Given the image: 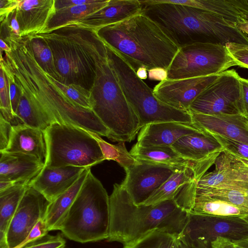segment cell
I'll return each instance as SVG.
<instances>
[{"instance_id": "1", "label": "cell", "mask_w": 248, "mask_h": 248, "mask_svg": "<svg viewBox=\"0 0 248 248\" xmlns=\"http://www.w3.org/2000/svg\"><path fill=\"white\" fill-rule=\"evenodd\" d=\"M0 67L17 89L31 95L50 118L58 123L75 126L108 139L110 132L93 111L70 99L55 79L37 62L29 39L19 41L5 52Z\"/></svg>"}, {"instance_id": "2", "label": "cell", "mask_w": 248, "mask_h": 248, "mask_svg": "<svg viewBox=\"0 0 248 248\" xmlns=\"http://www.w3.org/2000/svg\"><path fill=\"white\" fill-rule=\"evenodd\" d=\"M140 13L154 21L179 47L195 43L248 45V37L222 17L198 8L155 0H140Z\"/></svg>"}, {"instance_id": "3", "label": "cell", "mask_w": 248, "mask_h": 248, "mask_svg": "<svg viewBox=\"0 0 248 248\" xmlns=\"http://www.w3.org/2000/svg\"><path fill=\"white\" fill-rule=\"evenodd\" d=\"M108 46L135 70H168L179 47L150 18L141 13L96 31Z\"/></svg>"}, {"instance_id": "4", "label": "cell", "mask_w": 248, "mask_h": 248, "mask_svg": "<svg viewBox=\"0 0 248 248\" xmlns=\"http://www.w3.org/2000/svg\"><path fill=\"white\" fill-rule=\"evenodd\" d=\"M109 200L108 241L124 244L155 230L179 236L188 213L175 198L154 205H136L121 184H115Z\"/></svg>"}, {"instance_id": "5", "label": "cell", "mask_w": 248, "mask_h": 248, "mask_svg": "<svg viewBox=\"0 0 248 248\" xmlns=\"http://www.w3.org/2000/svg\"><path fill=\"white\" fill-rule=\"evenodd\" d=\"M34 35L51 50L62 83L74 84L91 91L97 64L107 52L106 44L95 31L70 23Z\"/></svg>"}, {"instance_id": "6", "label": "cell", "mask_w": 248, "mask_h": 248, "mask_svg": "<svg viewBox=\"0 0 248 248\" xmlns=\"http://www.w3.org/2000/svg\"><path fill=\"white\" fill-rule=\"evenodd\" d=\"M91 91L92 110L108 129L109 139L124 142L133 140L141 127L110 64L107 49L97 64Z\"/></svg>"}, {"instance_id": "7", "label": "cell", "mask_w": 248, "mask_h": 248, "mask_svg": "<svg viewBox=\"0 0 248 248\" xmlns=\"http://www.w3.org/2000/svg\"><path fill=\"white\" fill-rule=\"evenodd\" d=\"M109 224V197L90 169L60 231L68 239L85 243L107 239Z\"/></svg>"}, {"instance_id": "8", "label": "cell", "mask_w": 248, "mask_h": 248, "mask_svg": "<svg viewBox=\"0 0 248 248\" xmlns=\"http://www.w3.org/2000/svg\"><path fill=\"white\" fill-rule=\"evenodd\" d=\"M106 46L110 64L141 128L163 122L193 123L189 111L177 109L158 100L153 90L137 76L131 65L112 48Z\"/></svg>"}, {"instance_id": "9", "label": "cell", "mask_w": 248, "mask_h": 248, "mask_svg": "<svg viewBox=\"0 0 248 248\" xmlns=\"http://www.w3.org/2000/svg\"><path fill=\"white\" fill-rule=\"evenodd\" d=\"M44 132L47 148L45 167L91 168L106 160L92 133L58 123L51 124Z\"/></svg>"}, {"instance_id": "10", "label": "cell", "mask_w": 248, "mask_h": 248, "mask_svg": "<svg viewBox=\"0 0 248 248\" xmlns=\"http://www.w3.org/2000/svg\"><path fill=\"white\" fill-rule=\"evenodd\" d=\"M236 65L225 46L195 43L179 47L167 70V79L219 74Z\"/></svg>"}, {"instance_id": "11", "label": "cell", "mask_w": 248, "mask_h": 248, "mask_svg": "<svg viewBox=\"0 0 248 248\" xmlns=\"http://www.w3.org/2000/svg\"><path fill=\"white\" fill-rule=\"evenodd\" d=\"M218 237L226 238L232 242L248 239V223L239 217L188 213L185 226L179 236L202 242L210 247L211 242Z\"/></svg>"}, {"instance_id": "12", "label": "cell", "mask_w": 248, "mask_h": 248, "mask_svg": "<svg viewBox=\"0 0 248 248\" xmlns=\"http://www.w3.org/2000/svg\"><path fill=\"white\" fill-rule=\"evenodd\" d=\"M240 78L234 69L222 72L196 98L188 111L209 115L241 114Z\"/></svg>"}, {"instance_id": "13", "label": "cell", "mask_w": 248, "mask_h": 248, "mask_svg": "<svg viewBox=\"0 0 248 248\" xmlns=\"http://www.w3.org/2000/svg\"><path fill=\"white\" fill-rule=\"evenodd\" d=\"M177 170L179 169L139 161L125 170L126 176L121 185L134 203L140 205Z\"/></svg>"}, {"instance_id": "14", "label": "cell", "mask_w": 248, "mask_h": 248, "mask_svg": "<svg viewBox=\"0 0 248 248\" xmlns=\"http://www.w3.org/2000/svg\"><path fill=\"white\" fill-rule=\"evenodd\" d=\"M49 202L41 193L28 186L8 229V248H16L24 241L37 222L44 217Z\"/></svg>"}, {"instance_id": "15", "label": "cell", "mask_w": 248, "mask_h": 248, "mask_svg": "<svg viewBox=\"0 0 248 248\" xmlns=\"http://www.w3.org/2000/svg\"><path fill=\"white\" fill-rule=\"evenodd\" d=\"M219 74L179 79H165L153 89L154 95L163 103L179 110L188 111L196 98Z\"/></svg>"}, {"instance_id": "16", "label": "cell", "mask_w": 248, "mask_h": 248, "mask_svg": "<svg viewBox=\"0 0 248 248\" xmlns=\"http://www.w3.org/2000/svg\"><path fill=\"white\" fill-rule=\"evenodd\" d=\"M86 169L72 166L59 168L44 166L29 185L51 202L70 188Z\"/></svg>"}, {"instance_id": "17", "label": "cell", "mask_w": 248, "mask_h": 248, "mask_svg": "<svg viewBox=\"0 0 248 248\" xmlns=\"http://www.w3.org/2000/svg\"><path fill=\"white\" fill-rule=\"evenodd\" d=\"M199 127L248 145V119L241 114L209 115L188 111Z\"/></svg>"}, {"instance_id": "18", "label": "cell", "mask_w": 248, "mask_h": 248, "mask_svg": "<svg viewBox=\"0 0 248 248\" xmlns=\"http://www.w3.org/2000/svg\"><path fill=\"white\" fill-rule=\"evenodd\" d=\"M220 153H216L204 160L196 162L190 166L176 170L142 204L154 205L174 199L186 185L200 178L205 174Z\"/></svg>"}, {"instance_id": "19", "label": "cell", "mask_w": 248, "mask_h": 248, "mask_svg": "<svg viewBox=\"0 0 248 248\" xmlns=\"http://www.w3.org/2000/svg\"><path fill=\"white\" fill-rule=\"evenodd\" d=\"M215 170L200 178L186 185L180 192H190L196 189L211 188H236L244 190L246 181L231 164L228 152L224 151L216 158Z\"/></svg>"}, {"instance_id": "20", "label": "cell", "mask_w": 248, "mask_h": 248, "mask_svg": "<svg viewBox=\"0 0 248 248\" xmlns=\"http://www.w3.org/2000/svg\"><path fill=\"white\" fill-rule=\"evenodd\" d=\"M0 182L12 186L29 185L45 166L31 155L6 152H0Z\"/></svg>"}, {"instance_id": "21", "label": "cell", "mask_w": 248, "mask_h": 248, "mask_svg": "<svg viewBox=\"0 0 248 248\" xmlns=\"http://www.w3.org/2000/svg\"><path fill=\"white\" fill-rule=\"evenodd\" d=\"M55 11V0H18L16 13L19 36L44 32Z\"/></svg>"}, {"instance_id": "22", "label": "cell", "mask_w": 248, "mask_h": 248, "mask_svg": "<svg viewBox=\"0 0 248 248\" xmlns=\"http://www.w3.org/2000/svg\"><path fill=\"white\" fill-rule=\"evenodd\" d=\"M202 130L193 122L148 124L140 130L136 144L141 147L171 146L182 137Z\"/></svg>"}, {"instance_id": "23", "label": "cell", "mask_w": 248, "mask_h": 248, "mask_svg": "<svg viewBox=\"0 0 248 248\" xmlns=\"http://www.w3.org/2000/svg\"><path fill=\"white\" fill-rule=\"evenodd\" d=\"M141 7L139 0H109L100 10L71 23L96 31L140 13Z\"/></svg>"}, {"instance_id": "24", "label": "cell", "mask_w": 248, "mask_h": 248, "mask_svg": "<svg viewBox=\"0 0 248 248\" xmlns=\"http://www.w3.org/2000/svg\"><path fill=\"white\" fill-rule=\"evenodd\" d=\"M2 152L31 155L45 165L47 148L45 132L24 124L13 125L7 147Z\"/></svg>"}, {"instance_id": "25", "label": "cell", "mask_w": 248, "mask_h": 248, "mask_svg": "<svg viewBox=\"0 0 248 248\" xmlns=\"http://www.w3.org/2000/svg\"><path fill=\"white\" fill-rule=\"evenodd\" d=\"M171 147L183 158L200 162L217 153H222L224 148L211 132L205 130L185 136Z\"/></svg>"}, {"instance_id": "26", "label": "cell", "mask_w": 248, "mask_h": 248, "mask_svg": "<svg viewBox=\"0 0 248 248\" xmlns=\"http://www.w3.org/2000/svg\"><path fill=\"white\" fill-rule=\"evenodd\" d=\"M91 168H86L75 184L46 208L44 219L48 231L60 230L62 223L76 198Z\"/></svg>"}, {"instance_id": "27", "label": "cell", "mask_w": 248, "mask_h": 248, "mask_svg": "<svg viewBox=\"0 0 248 248\" xmlns=\"http://www.w3.org/2000/svg\"><path fill=\"white\" fill-rule=\"evenodd\" d=\"M178 205L187 213L195 214L240 217L248 215V211L232 203L205 196H194Z\"/></svg>"}, {"instance_id": "28", "label": "cell", "mask_w": 248, "mask_h": 248, "mask_svg": "<svg viewBox=\"0 0 248 248\" xmlns=\"http://www.w3.org/2000/svg\"><path fill=\"white\" fill-rule=\"evenodd\" d=\"M139 161L169 166L182 169L196 162L186 160L171 146L141 147L136 143L129 152Z\"/></svg>"}, {"instance_id": "29", "label": "cell", "mask_w": 248, "mask_h": 248, "mask_svg": "<svg viewBox=\"0 0 248 248\" xmlns=\"http://www.w3.org/2000/svg\"><path fill=\"white\" fill-rule=\"evenodd\" d=\"M17 89L19 94L15 115L17 124H24L45 131L53 124L51 119L31 95Z\"/></svg>"}, {"instance_id": "30", "label": "cell", "mask_w": 248, "mask_h": 248, "mask_svg": "<svg viewBox=\"0 0 248 248\" xmlns=\"http://www.w3.org/2000/svg\"><path fill=\"white\" fill-rule=\"evenodd\" d=\"M28 186L16 185L0 191V248H8V229Z\"/></svg>"}, {"instance_id": "31", "label": "cell", "mask_w": 248, "mask_h": 248, "mask_svg": "<svg viewBox=\"0 0 248 248\" xmlns=\"http://www.w3.org/2000/svg\"><path fill=\"white\" fill-rule=\"evenodd\" d=\"M160 3H169L202 9L220 17L235 26L247 20L243 13L232 3V0H155Z\"/></svg>"}, {"instance_id": "32", "label": "cell", "mask_w": 248, "mask_h": 248, "mask_svg": "<svg viewBox=\"0 0 248 248\" xmlns=\"http://www.w3.org/2000/svg\"><path fill=\"white\" fill-rule=\"evenodd\" d=\"M108 1L109 0H99L94 3L75 5L56 10L44 32L51 31L98 11L107 5Z\"/></svg>"}, {"instance_id": "33", "label": "cell", "mask_w": 248, "mask_h": 248, "mask_svg": "<svg viewBox=\"0 0 248 248\" xmlns=\"http://www.w3.org/2000/svg\"><path fill=\"white\" fill-rule=\"evenodd\" d=\"M124 245V248H179V239L177 235L155 230Z\"/></svg>"}, {"instance_id": "34", "label": "cell", "mask_w": 248, "mask_h": 248, "mask_svg": "<svg viewBox=\"0 0 248 248\" xmlns=\"http://www.w3.org/2000/svg\"><path fill=\"white\" fill-rule=\"evenodd\" d=\"M35 58L42 68L53 78L61 82V77L57 71L52 52L46 43L34 35H29Z\"/></svg>"}, {"instance_id": "35", "label": "cell", "mask_w": 248, "mask_h": 248, "mask_svg": "<svg viewBox=\"0 0 248 248\" xmlns=\"http://www.w3.org/2000/svg\"><path fill=\"white\" fill-rule=\"evenodd\" d=\"M93 134L98 140L105 159L116 161L124 170L139 162L127 150L124 142L120 141L113 145L104 140L99 136L94 133Z\"/></svg>"}, {"instance_id": "36", "label": "cell", "mask_w": 248, "mask_h": 248, "mask_svg": "<svg viewBox=\"0 0 248 248\" xmlns=\"http://www.w3.org/2000/svg\"><path fill=\"white\" fill-rule=\"evenodd\" d=\"M57 85L66 94L81 107L92 110L91 91L74 84H64L56 80Z\"/></svg>"}, {"instance_id": "37", "label": "cell", "mask_w": 248, "mask_h": 248, "mask_svg": "<svg viewBox=\"0 0 248 248\" xmlns=\"http://www.w3.org/2000/svg\"><path fill=\"white\" fill-rule=\"evenodd\" d=\"M0 114L4 118L9 122L12 125H16L17 123L13 114L12 108L8 79L2 68H0Z\"/></svg>"}, {"instance_id": "38", "label": "cell", "mask_w": 248, "mask_h": 248, "mask_svg": "<svg viewBox=\"0 0 248 248\" xmlns=\"http://www.w3.org/2000/svg\"><path fill=\"white\" fill-rule=\"evenodd\" d=\"M224 148V151L248 159V145L217 134L212 133Z\"/></svg>"}, {"instance_id": "39", "label": "cell", "mask_w": 248, "mask_h": 248, "mask_svg": "<svg viewBox=\"0 0 248 248\" xmlns=\"http://www.w3.org/2000/svg\"><path fill=\"white\" fill-rule=\"evenodd\" d=\"M225 47L237 66L248 69V45L228 43Z\"/></svg>"}, {"instance_id": "40", "label": "cell", "mask_w": 248, "mask_h": 248, "mask_svg": "<svg viewBox=\"0 0 248 248\" xmlns=\"http://www.w3.org/2000/svg\"><path fill=\"white\" fill-rule=\"evenodd\" d=\"M65 240L60 234L46 235L38 240L28 243L20 248H64Z\"/></svg>"}, {"instance_id": "41", "label": "cell", "mask_w": 248, "mask_h": 248, "mask_svg": "<svg viewBox=\"0 0 248 248\" xmlns=\"http://www.w3.org/2000/svg\"><path fill=\"white\" fill-rule=\"evenodd\" d=\"M48 232L43 217L37 222L24 241L16 248L43 238L47 235Z\"/></svg>"}, {"instance_id": "42", "label": "cell", "mask_w": 248, "mask_h": 248, "mask_svg": "<svg viewBox=\"0 0 248 248\" xmlns=\"http://www.w3.org/2000/svg\"><path fill=\"white\" fill-rule=\"evenodd\" d=\"M12 124L0 114V152L7 147Z\"/></svg>"}, {"instance_id": "43", "label": "cell", "mask_w": 248, "mask_h": 248, "mask_svg": "<svg viewBox=\"0 0 248 248\" xmlns=\"http://www.w3.org/2000/svg\"><path fill=\"white\" fill-rule=\"evenodd\" d=\"M229 154L232 167L242 176L246 182L248 183V159L230 153Z\"/></svg>"}, {"instance_id": "44", "label": "cell", "mask_w": 248, "mask_h": 248, "mask_svg": "<svg viewBox=\"0 0 248 248\" xmlns=\"http://www.w3.org/2000/svg\"><path fill=\"white\" fill-rule=\"evenodd\" d=\"M240 104L241 114L248 119V79L240 77Z\"/></svg>"}, {"instance_id": "45", "label": "cell", "mask_w": 248, "mask_h": 248, "mask_svg": "<svg viewBox=\"0 0 248 248\" xmlns=\"http://www.w3.org/2000/svg\"><path fill=\"white\" fill-rule=\"evenodd\" d=\"M18 0H0V21L5 20L16 9Z\"/></svg>"}, {"instance_id": "46", "label": "cell", "mask_w": 248, "mask_h": 248, "mask_svg": "<svg viewBox=\"0 0 248 248\" xmlns=\"http://www.w3.org/2000/svg\"><path fill=\"white\" fill-rule=\"evenodd\" d=\"M98 1L99 0H55V9L59 10L75 5L92 4Z\"/></svg>"}, {"instance_id": "47", "label": "cell", "mask_w": 248, "mask_h": 248, "mask_svg": "<svg viewBox=\"0 0 248 248\" xmlns=\"http://www.w3.org/2000/svg\"><path fill=\"white\" fill-rule=\"evenodd\" d=\"M167 70L161 68H155L148 71V78L151 80L160 81L167 79Z\"/></svg>"}, {"instance_id": "48", "label": "cell", "mask_w": 248, "mask_h": 248, "mask_svg": "<svg viewBox=\"0 0 248 248\" xmlns=\"http://www.w3.org/2000/svg\"><path fill=\"white\" fill-rule=\"evenodd\" d=\"M212 248H239L233 242L226 238L218 237L211 242Z\"/></svg>"}, {"instance_id": "49", "label": "cell", "mask_w": 248, "mask_h": 248, "mask_svg": "<svg viewBox=\"0 0 248 248\" xmlns=\"http://www.w3.org/2000/svg\"><path fill=\"white\" fill-rule=\"evenodd\" d=\"M179 248H212L198 241H191L179 238Z\"/></svg>"}, {"instance_id": "50", "label": "cell", "mask_w": 248, "mask_h": 248, "mask_svg": "<svg viewBox=\"0 0 248 248\" xmlns=\"http://www.w3.org/2000/svg\"><path fill=\"white\" fill-rule=\"evenodd\" d=\"M232 1L248 20V0H232Z\"/></svg>"}, {"instance_id": "51", "label": "cell", "mask_w": 248, "mask_h": 248, "mask_svg": "<svg viewBox=\"0 0 248 248\" xmlns=\"http://www.w3.org/2000/svg\"><path fill=\"white\" fill-rule=\"evenodd\" d=\"M236 27L248 37V20L240 21L235 25Z\"/></svg>"}, {"instance_id": "52", "label": "cell", "mask_w": 248, "mask_h": 248, "mask_svg": "<svg viewBox=\"0 0 248 248\" xmlns=\"http://www.w3.org/2000/svg\"><path fill=\"white\" fill-rule=\"evenodd\" d=\"M137 76L141 79H145L148 78V71L146 68L141 67L136 71Z\"/></svg>"}, {"instance_id": "53", "label": "cell", "mask_w": 248, "mask_h": 248, "mask_svg": "<svg viewBox=\"0 0 248 248\" xmlns=\"http://www.w3.org/2000/svg\"><path fill=\"white\" fill-rule=\"evenodd\" d=\"M232 242L239 248H248V238Z\"/></svg>"}, {"instance_id": "54", "label": "cell", "mask_w": 248, "mask_h": 248, "mask_svg": "<svg viewBox=\"0 0 248 248\" xmlns=\"http://www.w3.org/2000/svg\"><path fill=\"white\" fill-rule=\"evenodd\" d=\"M0 50L3 52L11 51V49L6 42L1 38L0 39Z\"/></svg>"}, {"instance_id": "55", "label": "cell", "mask_w": 248, "mask_h": 248, "mask_svg": "<svg viewBox=\"0 0 248 248\" xmlns=\"http://www.w3.org/2000/svg\"><path fill=\"white\" fill-rule=\"evenodd\" d=\"M245 191L246 192V193L248 196V183H246V186Z\"/></svg>"}, {"instance_id": "56", "label": "cell", "mask_w": 248, "mask_h": 248, "mask_svg": "<svg viewBox=\"0 0 248 248\" xmlns=\"http://www.w3.org/2000/svg\"><path fill=\"white\" fill-rule=\"evenodd\" d=\"M243 218L244 219H245L248 223V215Z\"/></svg>"}, {"instance_id": "57", "label": "cell", "mask_w": 248, "mask_h": 248, "mask_svg": "<svg viewBox=\"0 0 248 248\" xmlns=\"http://www.w3.org/2000/svg\"></svg>"}]
</instances>
